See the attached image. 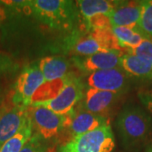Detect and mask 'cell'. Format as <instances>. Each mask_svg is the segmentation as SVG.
Returning <instances> with one entry per match:
<instances>
[{"mask_svg":"<svg viewBox=\"0 0 152 152\" xmlns=\"http://www.w3.org/2000/svg\"><path fill=\"white\" fill-rule=\"evenodd\" d=\"M33 134V125L30 116L27 120L21 127V129L17 132L3 146L0 148V152H20L22 148L31 139Z\"/></svg>","mask_w":152,"mask_h":152,"instance_id":"obj_17","label":"cell"},{"mask_svg":"<svg viewBox=\"0 0 152 152\" xmlns=\"http://www.w3.org/2000/svg\"><path fill=\"white\" fill-rule=\"evenodd\" d=\"M76 6L83 17L88 20L91 17L97 15L110 14L116 9L119 1H107V0H80L76 1Z\"/></svg>","mask_w":152,"mask_h":152,"instance_id":"obj_16","label":"cell"},{"mask_svg":"<svg viewBox=\"0 0 152 152\" xmlns=\"http://www.w3.org/2000/svg\"><path fill=\"white\" fill-rule=\"evenodd\" d=\"M76 4L66 0L27 1L26 9L40 21L58 30L69 29L75 20Z\"/></svg>","mask_w":152,"mask_h":152,"instance_id":"obj_2","label":"cell"},{"mask_svg":"<svg viewBox=\"0 0 152 152\" xmlns=\"http://www.w3.org/2000/svg\"><path fill=\"white\" fill-rule=\"evenodd\" d=\"M147 152H152V147L149 148V149H148V151H147Z\"/></svg>","mask_w":152,"mask_h":152,"instance_id":"obj_25","label":"cell"},{"mask_svg":"<svg viewBox=\"0 0 152 152\" xmlns=\"http://www.w3.org/2000/svg\"><path fill=\"white\" fill-rule=\"evenodd\" d=\"M128 53L136 55L152 64V39L145 38L139 47Z\"/></svg>","mask_w":152,"mask_h":152,"instance_id":"obj_21","label":"cell"},{"mask_svg":"<svg viewBox=\"0 0 152 152\" xmlns=\"http://www.w3.org/2000/svg\"><path fill=\"white\" fill-rule=\"evenodd\" d=\"M84 85L80 79L74 77L54 99L31 106H42L56 113L65 115L70 113L76 104L84 97Z\"/></svg>","mask_w":152,"mask_h":152,"instance_id":"obj_6","label":"cell"},{"mask_svg":"<svg viewBox=\"0 0 152 152\" xmlns=\"http://www.w3.org/2000/svg\"><path fill=\"white\" fill-rule=\"evenodd\" d=\"M48 152H53V151H51V150H49V151Z\"/></svg>","mask_w":152,"mask_h":152,"instance_id":"obj_26","label":"cell"},{"mask_svg":"<svg viewBox=\"0 0 152 152\" xmlns=\"http://www.w3.org/2000/svg\"><path fill=\"white\" fill-rule=\"evenodd\" d=\"M37 65L43 75L45 81L62 79L69 74V63L66 58L59 56H48L42 58L39 60Z\"/></svg>","mask_w":152,"mask_h":152,"instance_id":"obj_14","label":"cell"},{"mask_svg":"<svg viewBox=\"0 0 152 152\" xmlns=\"http://www.w3.org/2000/svg\"><path fill=\"white\" fill-rule=\"evenodd\" d=\"M141 10L142 1H119L116 9L108 16L112 27H137L141 15Z\"/></svg>","mask_w":152,"mask_h":152,"instance_id":"obj_12","label":"cell"},{"mask_svg":"<svg viewBox=\"0 0 152 152\" xmlns=\"http://www.w3.org/2000/svg\"><path fill=\"white\" fill-rule=\"evenodd\" d=\"M116 141L111 124L72 137L58 147V152H112Z\"/></svg>","mask_w":152,"mask_h":152,"instance_id":"obj_3","label":"cell"},{"mask_svg":"<svg viewBox=\"0 0 152 152\" xmlns=\"http://www.w3.org/2000/svg\"><path fill=\"white\" fill-rule=\"evenodd\" d=\"M137 27L146 37L152 39V0L142 1L141 15Z\"/></svg>","mask_w":152,"mask_h":152,"instance_id":"obj_19","label":"cell"},{"mask_svg":"<svg viewBox=\"0 0 152 152\" xmlns=\"http://www.w3.org/2000/svg\"><path fill=\"white\" fill-rule=\"evenodd\" d=\"M87 26L91 29L94 30H102V29H112L110 19L106 15H97L91 17L86 20Z\"/></svg>","mask_w":152,"mask_h":152,"instance_id":"obj_22","label":"cell"},{"mask_svg":"<svg viewBox=\"0 0 152 152\" xmlns=\"http://www.w3.org/2000/svg\"><path fill=\"white\" fill-rule=\"evenodd\" d=\"M49 150L47 140L38 134L34 133L20 152H48Z\"/></svg>","mask_w":152,"mask_h":152,"instance_id":"obj_20","label":"cell"},{"mask_svg":"<svg viewBox=\"0 0 152 152\" xmlns=\"http://www.w3.org/2000/svg\"><path fill=\"white\" fill-rule=\"evenodd\" d=\"M138 96L144 107L152 113V88L145 91H141L138 94Z\"/></svg>","mask_w":152,"mask_h":152,"instance_id":"obj_23","label":"cell"},{"mask_svg":"<svg viewBox=\"0 0 152 152\" xmlns=\"http://www.w3.org/2000/svg\"><path fill=\"white\" fill-rule=\"evenodd\" d=\"M65 129H68L72 137L95 130L104 125L110 124V119L107 117L85 110H72L70 113L65 114Z\"/></svg>","mask_w":152,"mask_h":152,"instance_id":"obj_9","label":"cell"},{"mask_svg":"<svg viewBox=\"0 0 152 152\" xmlns=\"http://www.w3.org/2000/svg\"><path fill=\"white\" fill-rule=\"evenodd\" d=\"M128 76L129 75L122 68L97 71L89 75L87 86L100 91L123 94L129 86Z\"/></svg>","mask_w":152,"mask_h":152,"instance_id":"obj_7","label":"cell"},{"mask_svg":"<svg viewBox=\"0 0 152 152\" xmlns=\"http://www.w3.org/2000/svg\"><path fill=\"white\" fill-rule=\"evenodd\" d=\"M75 77L74 75L69 74L68 75L58 80H53L50 81H45L38 88V90L34 94L31 106L33 104L42 103L45 102H48L59 95L63 89L71 81V80Z\"/></svg>","mask_w":152,"mask_h":152,"instance_id":"obj_15","label":"cell"},{"mask_svg":"<svg viewBox=\"0 0 152 152\" xmlns=\"http://www.w3.org/2000/svg\"><path fill=\"white\" fill-rule=\"evenodd\" d=\"M74 51L78 56H90L106 50L101 47L96 39L90 33L87 37L80 38L76 42L74 47Z\"/></svg>","mask_w":152,"mask_h":152,"instance_id":"obj_18","label":"cell"},{"mask_svg":"<svg viewBox=\"0 0 152 152\" xmlns=\"http://www.w3.org/2000/svg\"><path fill=\"white\" fill-rule=\"evenodd\" d=\"M121 67L129 76L142 81H152V64L136 55L124 53Z\"/></svg>","mask_w":152,"mask_h":152,"instance_id":"obj_13","label":"cell"},{"mask_svg":"<svg viewBox=\"0 0 152 152\" xmlns=\"http://www.w3.org/2000/svg\"><path fill=\"white\" fill-rule=\"evenodd\" d=\"M28 108L14 105L0 112V148L21 129L29 117Z\"/></svg>","mask_w":152,"mask_h":152,"instance_id":"obj_10","label":"cell"},{"mask_svg":"<svg viewBox=\"0 0 152 152\" xmlns=\"http://www.w3.org/2000/svg\"><path fill=\"white\" fill-rule=\"evenodd\" d=\"M45 82L37 64H33L23 69L15 83L12 102L16 106L30 107L34 94Z\"/></svg>","mask_w":152,"mask_h":152,"instance_id":"obj_4","label":"cell"},{"mask_svg":"<svg viewBox=\"0 0 152 152\" xmlns=\"http://www.w3.org/2000/svg\"><path fill=\"white\" fill-rule=\"evenodd\" d=\"M3 4L2 2H0V23L2 21H4L6 18V12L4 8L3 7Z\"/></svg>","mask_w":152,"mask_h":152,"instance_id":"obj_24","label":"cell"},{"mask_svg":"<svg viewBox=\"0 0 152 152\" xmlns=\"http://www.w3.org/2000/svg\"><path fill=\"white\" fill-rule=\"evenodd\" d=\"M28 110L33 129L44 140H51L65 129V115L56 113L42 106H30Z\"/></svg>","mask_w":152,"mask_h":152,"instance_id":"obj_5","label":"cell"},{"mask_svg":"<svg viewBox=\"0 0 152 152\" xmlns=\"http://www.w3.org/2000/svg\"><path fill=\"white\" fill-rule=\"evenodd\" d=\"M123 55V51H102L90 56H76L74 58V63L80 70L91 74L97 71L122 68Z\"/></svg>","mask_w":152,"mask_h":152,"instance_id":"obj_8","label":"cell"},{"mask_svg":"<svg viewBox=\"0 0 152 152\" xmlns=\"http://www.w3.org/2000/svg\"><path fill=\"white\" fill-rule=\"evenodd\" d=\"M122 95V93L105 91L88 87L82 99V108L92 113L102 115L113 107Z\"/></svg>","mask_w":152,"mask_h":152,"instance_id":"obj_11","label":"cell"},{"mask_svg":"<svg viewBox=\"0 0 152 152\" xmlns=\"http://www.w3.org/2000/svg\"><path fill=\"white\" fill-rule=\"evenodd\" d=\"M115 124L120 141L127 151H140L152 135L151 117L134 104H128L122 109Z\"/></svg>","mask_w":152,"mask_h":152,"instance_id":"obj_1","label":"cell"}]
</instances>
